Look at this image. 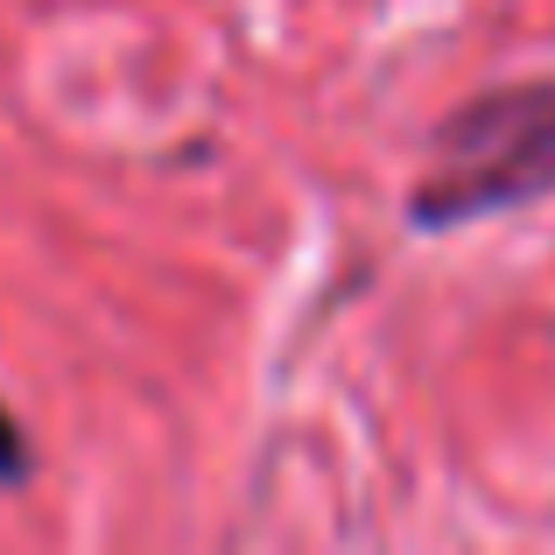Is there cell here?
Here are the masks:
<instances>
[{
    "mask_svg": "<svg viewBox=\"0 0 555 555\" xmlns=\"http://www.w3.org/2000/svg\"><path fill=\"white\" fill-rule=\"evenodd\" d=\"M0 486H28V436L8 408H0Z\"/></svg>",
    "mask_w": 555,
    "mask_h": 555,
    "instance_id": "2",
    "label": "cell"
},
{
    "mask_svg": "<svg viewBox=\"0 0 555 555\" xmlns=\"http://www.w3.org/2000/svg\"><path fill=\"white\" fill-rule=\"evenodd\" d=\"M555 190V85L520 78L472 92L429 134V169L408 190V225L450 232L492 211H520Z\"/></svg>",
    "mask_w": 555,
    "mask_h": 555,
    "instance_id": "1",
    "label": "cell"
}]
</instances>
